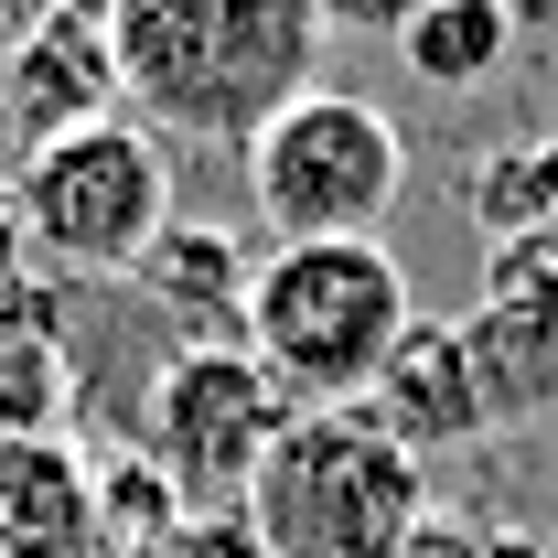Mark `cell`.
I'll return each instance as SVG.
<instances>
[{"label": "cell", "instance_id": "1", "mask_svg": "<svg viewBox=\"0 0 558 558\" xmlns=\"http://www.w3.org/2000/svg\"><path fill=\"white\" fill-rule=\"evenodd\" d=\"M119 97L150 140L247 150L301 86H323V0H86Z\"/></svg>", "mask_w": 558, "mask_h": 558}, {"label": "cell", "instance_id": "2", "mask_svg": "<svg viewBox=\"0 0 558 558\" xmlns=\"http://www.w3.org/2000/svg\"><path fill=\"white\" fill-rule=\"evenodd\" d=\"M418 323L409 269L387 258V236H312V247H269L247 279L236 344L269 365V387L290 409H354L398 333Z\"/></svg>", "mask_w": 558, "mask_h": 558}, {"label": "cell", "instance_id": "3", "mask_svg": "<svg viewBox=\"0 0 558 558\" xmlns=\"http://www.w3.org/2000/svg\"><path fill=\"white\" fill-rule=\"evenodd\" d=\"M429 515V462L398 451L365 409H290L236 505L258 558H398Z\"/></svg>", "mask_w": 558, "mask_h": 558}, {"label": "cell", "instance_id": "4", "mask_svg": "<svg viewBox=\"0 0 558 558\" xmlns=\"http://www.w3.org/2000/svg\"><path fill=\"white\" fill-rule=\"evenodd\" d=\"M11 194H22L33 269L97 290V279H130L150 258V236L172 226V150L140 119H97V130H65L44 150H22Z\"/></svg>", "mask_w": 558, "mask_h": 558}, {"label": "cell", "instance_id": "5", "mask_svg": "<svg viewBox=\"0 0 558 558\" xmlns=\"http://www.w3.org/2000/svg\"><path fill=\"white\" fill-rule=\"evenodd\" d=\"M247 161V205L279 247H312V236H376L387 205L409 194V140L376 97L354 86H301L269 130L236 150Z\"/></svg>", "mask_w": 558, "mask_h": 558}, {"label": "cell", "instance_id": "6", "mask_svg": "<svg viewBox=\"0 0 558 558\" xmlns=\"http://www.w3.org/2000/svg\"><path fill=\"white\" fill-rule=\"evenodd\" d=\"M279 429H290V398L247 344H172L140 398V462L172 484L183 515H236Z\"/></svg>", "mask_w": 558, "mask_h": 558}, {"label": "cell", "instance_id": "7", "mask_svg": "<svg viewBox=\"0 0 558 558\" xmlns=\"http://www.w3.org/2000/svg\"><path fill=\"white\" fill-rule=\"evenodd\" d=\"M97 119H119L108 33H97L86 0H44L33 33L0 54V140L22 161V150H44V140H65V130H97Z\"/></svg>", "mask_w": 558, "mask_h": 558}, {"label": "cell", "instance_id": "8", "mask_svg": "<svg viewBox=\"0 0 558 558\" xmlns=\"http://www.w3.org/2000/svg\"><path fill=\"white\" fill-rule=\"evenodd\" d=\"M354 409L376 418L398 451H462V440H494L484 398H473V365H462V333L451 323H409L398 333V354H387V376L354 398Z\"/></svg>", "mask_w": 558, "mask_h": 558}, {"label": "cell", "instance_id": "9", "mask_svg": "<svg viewBox=\"0 0 558 558\" xmlns=\"http://www.w3.org/2000/svg\"><path fill=\"white\" fill-rule=\"evenodd\" d=\"M247 279H258V258L226 236V226H161L150 236V258L130 269V290L183 333V344H226L236 333V312H247Z\"/></svg>", "mask_w": 558, "mask_h": 558}, {"label": "cell", "instance_id": "10", "mask_svg": "<svg viewBox=\"0 0 558 558\" xmlns=\"http://www.w3.org/2000/svg\"><path fill=\"white\" fill-rule=\"evenodd\" d=\"M0 548L11 558H86L97 548V473L65 440H0Z\"/></svg>", "mask_w": 558, "mask_h": 558}, {"label": "cell", "instance_id": "11", "mask_svg": "<svg viewBox=\"0 0 558 558\" xmlns=\"http://www.w3.org/2000/svg\"><path fill=\"white\" fill-rule=\"evenodd\" d=\"M75 409V354L44 290H22L0 312V440H54Z\"/></svg>", "mask_w": 558, "mask_h": 558}, {"label": "cell", "instance_id": "12", "mask_svg": "<svg viewBox=\"0 0 558 558\" xmlns=\"http://www.w3.org/2000/svg\"><path fill=\"white\" fill-rule=\"evenodd\" d=\"M515 54V0H429L409 33H398V65L429 86V97H473L494 86Z\"/></svg>", "mask_w": 558, "mask_h": 558}, {"label": "cell", "instance_id": "13", "mask_svg": "<svg viewBox=\"0 0 558 558\" xmlns=\"http://www.w3.org/2000/svg\"><path fill=\"white\" fill-rule=\"evenodd\" d=\"M462 215L484 226L494 247H505V236H548V226H558V130L526 140V150L473 161V172H462Z\"/></svg>", "mask_w": 558, "mask_h": 558}, {"label": "cell", "instance_id": "14", "mask_svg": "<svg viewBox=\"0 0 558 558\" xmlns=\"http://www.w3.org/2000/svg\"><path fill=\"white\" fill-rule=\"evenodd\" d=\"M33 290V236H22V194H11V172H0V312Z\"/></svg>", "mask_w": 558, "mask_h": 558}, {"label": "cell", "instance_id": "15", "mask_svg": "<svg viewBox=\"0 0 558 558\" xmlns=\"http://www.w3.org/2000/svg\"><path fill=\"white\" fill-rule=\"evenodd\" d=\"M418 11H429V0H323V22H333V33H387V44L409 33Z\"/></svg>", "mask_w": 558, "mask_h": 558}, {"label": "cell", "instance_id": "16", "mask_svg": "<svg viewBox=\"0 0 558 558\" xmlns=\"http://www.w3.org/2000/svg\"><path fill=\"white\" fill-rule=\"evenodd\" d=\"M473 558H558L537 526H473Z\"/></svg>", "mask_w": 558, "mask_h": 558}, {"label": "cell", "instance_id": "17", "mask_svg": "<svg viewBox=\"0 0 558 558\" xmlns=\"http://www.w3.org/2000/svg\"><path fill=\"white\" fill-rule=\"evenodd\" d=\"M33 11H44V0H0V54H11V44L33 33Z\"/></svg>", "mask_w": 558, "mask_h": 558}]
</instances>
